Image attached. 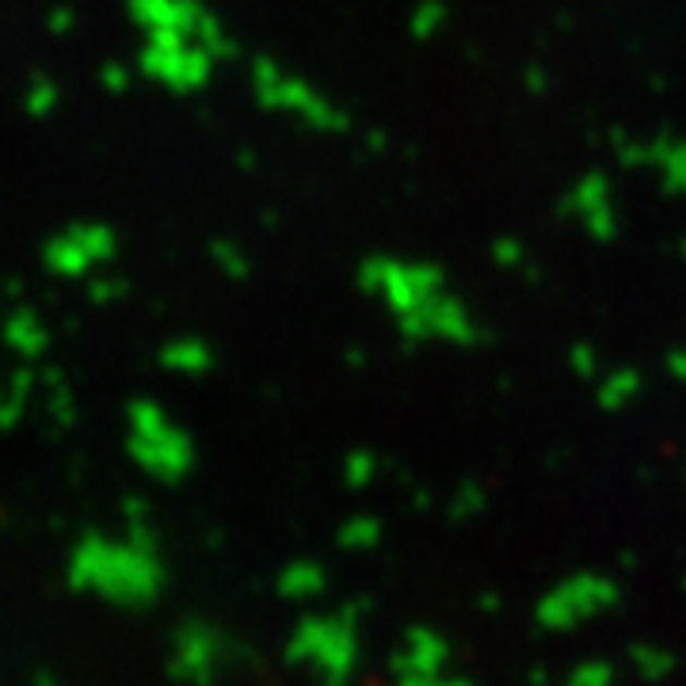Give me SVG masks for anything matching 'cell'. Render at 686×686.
Listing matches in <instances>:
<instances>
[{
    "label": "cell",
    "instance_id": "obj_8",
    "mask_svg": "<svg viewBox=\"0 0 686 686\" xmlns=\"http://www.w3.org/2000/svg\"><path fill=\"white\" fill-rule=\"evenodd\" d=\"M340 546L343 549H351V553H366V549H378V541H381V523L378 518H370V515H355V518H347V523L340 526Z\"/></svg>",
    "mask_w": 686,
    "mask_h": 686
},
{
    "label": "cell",
    "instance_id": "obj_3",
    "mask_svg": "<svg viewBox=\"0 0 686 686\" xmlns=\"http://www.w3.org/2000/svg\"><path fill=\"white\" fill-rule=\"evenodd\" d=\"M622 591L617 579L602 576V572H576L553 584L538 602H534V622L546 633H576L584 625L599 622L602 614L617 607Z\"/></svg>",
    "mask_w": 686,
    "mask_h": 686
},
{
    "label": "cell",
    "instance_id": "obj_9",
    "mask_svg": "<svg viewBox=\"0 0 686 686\" xmlns=\"http://www.w3.org/2000/svg\"><path fill=\"white\" fill-rule=\"evenodd\" d=\"M617 671L610 660H579L572 663V671L561 678V686H614Z\"/></svg>",
    "mask_w": 686,
    "mask_h": 686
},
{
    "label": "cell",
    "instance_id": "obj_11",
    "mask_svg": "<svg viewBox=\"0 0 686 686\" xmlns=\"http://www.w3.org/2000/svg\"><path fill=\"white\" fill-rule=\"evenodd\" d=\"M485 507V495H480V488H462V492L454 495V518H469V515H477V511Z\"/></svg>",
    "mask_w": 686,
    "mask_h": 686
},
{
    "label": "cell",
    "instance_id": "obj_4",
    "mask_svg": "<svg viewBox=\"0 0 686 686\" xmlns=\"http://www.w3.org/2000/svg\"><path fill=\"white\" fill-rule=\"evenodd\" d=\"M241 660V645L210 622H183L168 645V675L183 686H218Z\"/></svg>",
    "mask_w": 686,
    "mask_h": 686
},
{
    "label": "cell",
    "instance_id": "obj_7",
    "mask_svg": "<svg viewBox=\"0 0 686 686\" xmlns=\"http://www.w3.org/2000/svg\"><path fill=\"white\" fill-rule=\"evenodd\" d=\"M678 660L671 648L656 645V640H637V645L629 648V671L640 678V683H667L671 675H675Z\"/></svg>",
    "mask_w": 686,
    "mask_h": 686
},
{
    "label": "cell",
    "instance_id": "obj_6",
    "mask_svg": "<svg viewBox=\"0 0 686 686\" xmlns=\"http://www.w3.org/2000/svg\"><path fill=\"white\" fill-rule=\"evenodd\" d=\"M324 587H328V568L317 561H290L274 576V591L286 602H313L324 595Z\"/></svg>",
    "mask_w": 686,
    "mask_h": 686
},
{
    "label": "cell",
    "instance_id": "obj_2",
    "mask_svg": "<svg viewBox=\"0 0 686 686\" xmlns=\"http://www.w3.org/2000/svg\"><path fill=\"white\" fill-rule=\"evenodd\" d=\"M76 587L103 595L107 602L119 607H145L160 595V564L142 549H114V546H96L84 549L76 556L73 568Z\"/></svg>",
    "mask_w": 686,
    "mask_h": 686
},
{
    "label": "cell",
    "instance_id": "obj_10",
    "mask_svg": "<svg viewBox=\"0 0 686 686\" xmlns=\"http://www.w3.org/2000/svg\"><path fill=\"white\" fill-rule=\"evenodd\" d=\"M393 686H477L465 675H450V671H434V675H396Z\"/></svg>",
    "mask_w": 686,
    "mask_h": 686
},
{
    "label": "cell",
    "instance_id": "obj_14",
    "mask_svg": "<svg viewBox=\"0 0 686 686\" xmlns=\"http://www.w3.org/2000/svg\"><path fill=\"white\" fill-rule=\"evenodd\" d=\"M683 591H686V579H683Z\"/></svg>",
    "mask_w": 686,
    "mask_h": 686
},
{
    "label": "cell",
    "instance_id": "obj_13",
    "mask_svg": "<svg viewBox=\"0 0 686 686\" xmlns=\"http://www.w3.org/2000/svg\"><path fill=\"white\" fill-rule=\"evenodd\" d=\"M530 686H549V683H530Z\"/></svg>",
    "mask_w": 686,
    "mask_h": 686
},
{
    "label": "cell",
    "instance_id": "obj_5",
    "mask_svg": "<svg viewBox=\"0 0 686 686\" xmlns=\"http://www.w3.org/2000/svg\"><path fill=\"white\" fill-rule=\"evenodd\" d=\"M450 667V640L431 625H412L389 656V675H434Z\"/></svg>",
    "mask_w": 686,
    "mask_h": 686
},
{
    "label": "cell",
    "instance_id": "obj_12",
    "mask_svg": "<svg viewBox=\"0 0 686 686\" xmlns=\"http://www.w3.org/2000/svg\"><path fill=\"white\" fill-rule=\"evenodd\" d=\"M27 686H61V683L50 675V671H35V675L27 678Z\"/></svg>",
    "mask_w": 686,
    "mask_h": 686
},
{
    "label": "cell",
    "instance_id": "obj_1",
    "mask_svg": "<svg viewBox=\"0 0 686 686\" xmlns=\"http://www.w3.org/2000/svg\"><path fill=\"white\" fill-rule=\"evenodd\" d=\"M363 602H347L340 610L324 614H305L290 629L286 656L290 667L305 671L317 686H351L358 678L363 663Z\"/></svg>",
    "mask_w": 686,
    "mask_h": 686
}]
</instances>
